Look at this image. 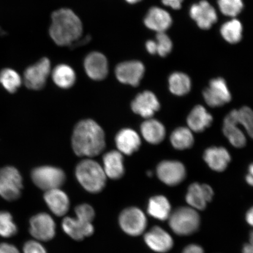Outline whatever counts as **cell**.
Listing matches in <instances>:
<instances>
[{
  "instance_id": "cell-44",
  "label": "cell",
  "mask_w": 253,
  "mask_h": 253,
  "mask_svg": "<svg viewBox=\"0 0 253 253\" xmlns=\"http://www.w3.org/2000/svg\"><path fill=\"white\" fill-rule=\"evenodd\" d=\"M243 253H253L252 243L247 244L244 246L243 249Z\"/></svg>"
},
{
  "instance_id": "cell-9",
  "label": "cell",
  "mask_w": 253,
  "mask_h": 253,
  "mask_svg": "<svg viewBox=\"0 0 253 253\" xmlns=\"http://www.w3.org/2000/svg\"><path fill=\"white\" fill-rule=\"evenodd\" d=\"M50 72V63L46 58L28 67L24 72L25 86L32 90H41L45 86Z\"/></svg>"
},
{
  "instance_id": "cell-25",
  "label": "cell",
  "mask_w": 253,
  "mask_h": 253,
  "mask_svg": "<svg viewBox=\"0 0 253 253\" xmlns=\"http://www.w3.org/2000/svg\"><path fill=\"white\" fill-rule=\"evenodd\" d=\"M141 131L144 138L149 143L158 144L166 137L165 126L157 120L148 119L141 126Z\"/></svg>"
},
{
  "instance_id": "cell-33",
  "label": "cell",
  "mask_w": 253,
  "mask_h": 253,
  "mask_svg": "<svg viewBox=\"0 0 253 253\" xmlns=\"http://www.w3.org/2000/svg\"><path fill=\"white\" fill-rule=\"evenodd\" d=\"M18 232V226L12 214L7 211H0V236L10 238L17 235Z\"/></svg>"
},
{
  "instance_id": "cell-36",
  "label": "cell",
  "mask_w": 253,
  "mask_h": 253,
  "mask_svg": "<svg viewBox=\"0 0 253 253\" xmlns=\"http://www.w3.org/2000/svg\"><path fill=\"white\" fill-rule=\"evenodd\" d=\"M157 48L158 55L165 57L171 52L172 42L165 33H157L156 37Z\"/></svg>"
},
{
  "instance_id": "cell-13",
  "label": "cell",
  "mask_w": 253,
  "mask_h": 253,
  "mask_svg": "<svg viewBox=\"0 0 253 253\" xmlns=\"http://www.w3.org/2000/svg\"><path fill=\"white\" fill-rule=\"evenodd\" d=\"M62 227L66 235L75 241L80 242L94 233L93 223L78 217L66 216L63 219Z\"/></svg>"
},
{
  "instance_id": "cell-47",
  "label": "cell",
  "mask_w": 253,
  "mask_h": 253,
  "mask_svg": "<svg viewBox=\"0 0 253 253\" xmlns=\"http://www.w3.org/2000/svg\"><path fill=\"white\" fill-rule=\"evenodd\" d=\"M148 175L149 176H151L152 175H153V173H152L151 171L147 172Z\"/></svg>"
},
{
  "instance_id": "cell-19",
  "label": "cell",
  "mask_w": 253,
  "mask_h": 253,
  "mask_svg": "<svg viewBox=\"0 0 253 253\" xmlns=\"http://www.w3.org/2000/svg\"><path fill=\"white\" fill-rule=\"evenodd\" d=\"M145 242L154 252L166 253L172 248V237L160 227H154L144 235Z\"/></svg>"
},
{
  "instance_id": "cell-27",
  "label": "cell",
  "mask_w": 253,
  "mask_h": 253,
  "mask_svg": "<svg viewBox=\"0 0 253 253\" xmlns=\"http://www.w3.org/2000/svg\"><path fill=\"white\" fill-rule=\"evenodd\" d=\"M52 79L57 86L63 88H69L75 84L76 75L70 66L59 65L53 69Z\"/></svg>"
},
{
  "instance_id": "cell-14",
  "label": "cell",
  "mask_w": 253,
  "mask_h": 253,
  "mask_svg": "<svg viewBox=\"0 0 253 253\" xmlns=\"http://www.w3.org/2000/svg\"><path fill=\"white\" fill-rule=\"evenodd\" d=\"M213 195V189L210 185L194 183L188 188L186 201L194 210L203 211L208 202L212 200Z\"/></svg>"
},
{
  "instance_id": "cell-8",
  "label": "cell",
  "mask_w": 253,
  "mask_h": 253,
  "mask_svg": "<svg viewBox=\"0 0 253 253\" xmlns=\"http://www.w3.org/2000/svg\"><path fill=\"white\" fill-rule=\"evenodd\" d=\"M119 223L123 232L129 236H137L146 228L147 218L140 209L129 207L120 214Z\"/></svg>"
},
{
  "instance_id": "cell-1",
  "label": "cell",
  "mask_w": 253,
  "mask_h": 253,
  "mask_svg": "<svg viewBox=\"0 0 253 253\" xmlns=\"http://www.w3.org/2000/svg\"><path fill=\"white\" fill-rule=\"evenodd\" d=\"M72 145L75 153L79 157L98 156L106 146L103 129L92 120L79 122L73 132Z\"/></svg>"
},
{
  "instance_id": "cell-30",
  "label": "cell",
  "mask_w": 253,
  "mask_h": 253,
  "mask_svg": "<svg viewBox=\"0 0 253 253\" xmlns=\"http://www.w3.org/2000/svg\"><path fill=\"white\" fill-rule=\"evenodd\" d=\"M237 125H238L224 118L223 131L233 146L242 148L245 146L246 138L244 132L237 126Z\"/></svg>"
},
{
  "instance_id": "cell-18",
  "label": "cell",
  "mask_w": 253,
  "mask_h": 253,
  "mask_svg": "<svg viewBox=\"0 0 253 253\" xmlns=\"http://www.w3.org/2000/svg\"><path fill=\"white\" fill-rule=\"evenodd\" d=\"M84 68L88 77L94 81H102L109 72L108 62L100 52H91L85 59Z\"/></svg>"
},
{
  "instance_id": "cell-22",
  "label": "cell",
  "mask_w": 253,
  "mask_h": 253,
  "mask_svg": "<svg viewBox=\"0 0 253 253\" xmlns=\"http://www.w3.org/2000/svg\"><path fill=\"white\" fill-rule=\"evenodd\" d=\"M204 158L209 167L217 172H222L225 170L231 161L230 154L223 147L208 148L205 151Z\"/></svg>"
},
{
  "instance_id": "cell-41",
  "label": "cell",
  "mask_w": 253,
  "mask_h": 253,
  "mask_svg": "<svg viewBox=\"0 0 253 253\" xmlns=\"http://www.w3.org/2000/svg\"><path fill=\"white\" fill-rule=\"evenodd\" d=\"M182 253H204V252L200 246L190 245L186 247Z\"/></svg>"
},
{
  "instance_id": "cell-38",
  "label": "cell",
  "mask_w": 253,
  "mask_h": 253,
  "mask_svg": "<svg viewBox=\"0 0 253 253\" xmlns=\"http://www.w3.org/2000/svg\"><path fill=\"white\" fill-rule=\"evenodd\" d=\"M23 251V253H47L45 247L36 240H28L25 242Z\"/></svg>"
},
{
  "instance_id": "cell-4",
  "label": "cell",
  "mask_w": 253,
  "mask_h": 253,
  "mask_svg": "<svg viewBox=\"0 0 253 253\" xmlns=\"http://www.w3.org/2000/svg\"><path fill=\"white\" fill-rule=\"evenodd\" d=\"M170 228L176 235L188 236L197 232L200 225V217L194 209L181 207L169 218Z\"/></svg>"
},
{
  "instance_id": "cell-29",
  "label": "cell",
  "mask_w": 253,
  "mask_h": 253,
  "mask_svg": "<svg viewBox=\"0 0 253 253\" xmlns=\"http://www.w3.org/2000/svg\"><path fill=\"white\" fill-rule=\"evenodd\" d=\"M170 142L176 150H183L191 148L194 142V135L189 128L179 127L170 135Z\"/></svg>"
},
{
  "instance_id": "cell-43",
  "label": "cell",
  "mask_w": 253,
  "mask_h": 253,
  "mask_svg": "<svg viewBox=\"0 0 253 253\" xmlns=\"http://www.w3.org/2000/svg\"><path fill=\"white\" fill-rule=\"evenodd\" d=\"M246 219L250 225L253 226V208L250 210L246 214Z\"/></svg>"
},
{
  "instance_id": "cell-42",
  "label": "cell",
  "mask_w": 253,
  "mask_h": 253,
  "mask_svg": "<svg viewBox=\"0 0 253 253\" xmlns=\"http://www.w3.org/2000/svg\"><path fill=\"white\" fill-rule=\"evenodd\" d=\"M146 48L147 51L151 54H156L157 52V43L156 41L150 40L147 41L146 43Z\"/></svg>"
},
{
  "instance_id": "cell-17",
  "label": "cell",
  "mask_w": 253,
  "mask_h": 253,
  "mask_svg": "<svg viewBox=\"0 0 253 253\" xmlns=\"http://www.w3.org/2000/svg\"><path fill=\"white\" fill-rule=\"evenodd\" d=\"M43 199L49 210L56 216H63L68 212L70 199L61 189L56 188L45 191Z\"/></svg>"
},
{
  "instance_id": "cell-7",
  "label": "cell",
  "mask_w": 253,
  "mask_h": 253,
  "mask_svg": "<svg viewBox=\"0 0 253 253\" xmlns=\"http://www.w3.org/2000/svg\"><path fill=\"white\" fill-rule=\"evenodd\" d=\"M29 232L37 241L49 242L56 236V225L50 214L41 212L30 219Z\"/></svg>"
},
{
  "instance_id": "cell-35",
  "label": "cell",
  "mask_w": 253,
  "mask_h": 253,
  "mask_svg": "<svg viewBox=\"0 0 253 253\" xmlns=\"http://www.w3.org/2000/svg\"><path fill=\"white\" fill-rule=\"evenodd\" d=\"M218 6L223 15L235 17L242 11L243 3L242 0H218Z\"/></svg>"
},
{
  "instance_id": "cell-3",
  "label": "cell",
  "mask_w": 253,
  "mask_h": 253,
  "mask_svg": "<svg viewBox=\"0 0 253 253\" xmlns=\"http://www.w3.org/2000/svg\"><path fill=\"white\" fill-rule=\"evenodd\" d=\"M76 176L82 187L91 194H99L106 184L103 168L93 160L81 161L76 169Z\"/></svg>"
},
{
  "instance_id": "cell-2",
  "label": "cell",
  "mask_w": 253,
  "mask_h": 253,
  "mask_svg": "<svg viewBox=\"0 0 253 253\" xmlns=\"http://www.w3.org/2000/svg\"><path fill=\"white\" fill-rule=\"evenodd\" d=\"M82 32L80 18L71 9H60L52 14L49 34L57 45L70 46L81 39Z\"/></svg>"
},
{
  "instance_id": "cell-10",
  "label": "cell",
  "mask_w": 253,
  "mask_h": 253,
  "mask_svg": "<svg viewBox=\"0 0 253 253\" xmlns=\"http://www.w3.org/2000/svg\"><path fill=\"white\" fill-rule=\"evenodd\" d=\"M203 95L205 102L211 107L222 106L232 99L226 82L221 78L212 79Z\"/></svg>"
},
{
  "instance_id": "cell-37",
  "label": "cell",
  "mask_w": 253,
  "mask_h": 253,
  "mask_svg": "<svg viewBox=\"0 0 253 253\" xmlns=\"http://www.w3.org/2000/svg\"><path fill=\"white\" fill-rule=\"evenodd\" d=\"M75 213L79 219L91 223H93L95 216H96L94 208L87 204L78 205L75 209Z\"/></svg>"
},
{
  "instance_id": "cell-34",
  "label": "cell",
  "mask_w": 253,
  "mask_h": 253,
  "mask_svg": "<svg viewBox=\"0 0 253 253\" xmlns=\"http://www.w3.org/2000/svg\"><path fill=\"white\" fill-rule=\"evenodd\" d=\"M232 113L236 123L241 125L246 129L247 132L252 137L253 134V114L248 107H243L240 110H234Z\"/></svg>"
},
{
  "instance_id": "cell-24",
  "label": "cell",
  "mask_w": 253,
  "mask_h": 253,
  "mask_svg": "<svg viewBox=\"0 0 253 253\" xmlns=\"http://www.w3.org/2000/svg\"><path fill=\"white\" fill-rule=\"evenodd\" d=\"M213 122L212 116L204 106H195L187 118V124L191 131L196 132L204 131Z\"/></svg>"
},
{
  "instance_id": "cell-5",
  "label": "cell",
  "mask_w": 253,
  "mask_h": 253,
  "mask_svg": "<svg viewBox=\"0 0 253 253\" xmlns=\"http://www.w3.org/2000/svg\"><path fill=\"white\" fill-rule=\"evenodd\" d=\"M23 178L14 167L0 169V197L8 202L18 200L23 189Z\"/></svg>"
},
{
  "instance_id": "cell-28",
  "label": "cell",
  "mask_w": 253,
  "mask_h": 253,
  "mask_svg": "<svg viewBox=\"0 0 253 253\" xmlns=\"http://www.w3.org/2000/svg\"><path fill=\"white\" fill-rule=\"evenodd\" d=\"M169 90L173 94L181 96L188 94L191 88V81L182 72L173 73L169 78Z\"/></svg>"
},
{
  "instance_id": "cell-32",
  "label": "cell",
  "mask_w": 253,
  "mask_h": 253,
  "mask_svg": "<svg viewBox=\"0 0 253 253\" xmlns=\"http://www.w3.org/2000/svg\"><path fill=\"white\" fill-rule=\"evenodd\" d=\"M21 83L20 75L13 69L6 68L0 72V84L9 93L16 92Z\"/></svg>"
},
{
  "instance_id": "cell-11",
  "label": "cell",
  "mask_w": 253,
  "mask_h": 253,
  "mask_svg": "<svg viewBox=\"0 0 253 253\" xmlns=\"http://www.w3.org/2000/svg\"><path fill=\"white\" fill-rule=\"evenodd\" d=\"M158 178L169 186L178 185L186 176V169L181 163L176 161H164L157 169Z\"/></svg>"
},
{
  "instance_id": "cell-6",
  "label": "cell",
  "mask_w": 253,
  "mask_h": 253,
  "mask_svg": "<svg viewBox=\"0 0 253 253\" xmlns=\"http://www.w3.org/2000/svg\"><path fill=\"white\" fill-rule=\"evenodd\" d=\"M31 179L38 188L47 191L61 187L64 184L66 175L59 168L43 166L33 170Z\"/></svg>"
},
{
  "instance_id": "cell-12",
  "label": "cell",
  "mask_w": 253,
  "mask_h": 253,
  "mask_svg": "<svg viewBox=\"0 0 253 253\" xmlns=\"http://www.w3.org/2000/svg\"><path fill=\"white\" fill-rule=\"evenodd\" d=\"M115 73L116 78L121 83L136 87L144 77L145 67L140 61L125 62L117 66Z\"/></svg>"
},
{
  "instance_id": "cell-20",
  "label": "cell",
  "mask_w": 253,
  "mask_h": 253,
  "mask_svg": "<svg viewBox=\"0 0 253 253\" xmlns=\"http://www.w3.org/2000/svg\"><path fill=\"white\" fill-rule=\"evenodd\" d=\"M172 23L169 12L159 7H152L144 18V24L150 30L157 33H165Z\"/></svg>"
},
{
  "instance_id": "cell-31",
  "label": "cell",
  "mask_w": 253,
  "mask_h": 253,
  "mask_svg": "<svg viewBox=\"0 0 253 253\" xmlns=\"http://www.w3.org/2000/svg\"><path fill=\"white\" fill-rule=\"evenodd\" d=\"M243 27L236 19L226 22L221 27L220 33L224 40L230 43L240 42L242 39Z\"/></svg>"
},
{
  "instance_id": "cell-15",
  "label": "cell",
  "mask_w": 253,
  "mask_h": 253,
  "mask_svg": "<svg viewBox=\"0 0 253 253\" xmlns=\"http://www.w3.org/2000/svg\"><path fill=\"white\" fill-rule=\"evenodd\" d=\"M132 111L142 118L151 119L160 109V103L156 95L150 91L138 94L131 103Z\"/></svg>"
},
{
  "instance_id": "cell-21",
  "label": "cell",
  "mask_w": 253,
  "mask_h": 253,
  "mask_svg": "<svg viewBox=\"0 0 253 253\" xmlns=\"http://www.w3.org/2000/svg\"><path fill=\"white\" fill-rule=\"evenodd\" d=\"M116 144L120 153L128 155L137 151L141 145L140 136L130 128H125L120 131L117 134Z\"/></svg>"
},
{
  "instance_id": "cell-45",
  "label": "cell",
  "mask_w": 253,
  "mask_h": 253,
  "mask_svg": "<svg viewBox=\"0 0 253 253\" xmlns=\"http://www.w3.org/2000/svg\"><path fill=\"white\" fill-rule=\"evenodd\" d=\"M246 181L249 183V185H253V175L251 174H249V175L246 176Z\"/></svg>"
},
{
  "instance_id": "cell-26",
  "label": "cell",
  "mask_w": 253,
  "mask_h": 253,
  "mask_svg": "<svg viewBox=\"0 0 253 253\" xmlns=\"http://www.w3.org/2000/svg\"><path fill=\"white\" fill-rule=\"evenodd\" d=\"M171 207L169 200L164 196L151 198L148 202L147 211L152 217L160 220L169 219Z\"/></svg>"
},
{
  "instance_id": "cell-40",
  "label": "cell",
  "mask_w": 253,
  "mask_h": 253,
  "mask_svg": "<svg viewBox=\"0 0 253 253\" xmlns=\"http://www.w3.org/2000/svg\"><path fill=\"white\" fill-rule=\"evenodd\" d=\"M164 5L169 6L174 9H179L181 8L183 0H162Z\"/></svg>"
},
{
  "instance_id": "cell-16",
  "label": "cell",
  "mask_w": 253,
  "mask_h": 253,
  "mask_svg": "<svg viewBox=\"0 0 253 253\" xmlns=\"http://www.w3.org/2000/svg\"><path fill=\"white\" fill-rule=\"evenodd\" d=\"M190 15L202 30H209L217 20L215 9L205 0L192 5Z\"/></svg>"
},
{
  "instance_id": "cell-23",
  "label": "cell",
  "mask_w": 253,
  "mask_h": 253,
  "mask_svg": "<svg viewBox=\"0 0 253 253\" xmlns=\"http://www.w3.org/2000/svg\"><path fill=\"white\" fill-rule=\"evenodd\" d=\"M104 171L106 176L116 180L121 178L125 173L123 157L120 152L111 151L103 157Z\"/></svg>"
},
{
  "instance_id": "cell-46",
  "label": "cell",
  "mask_w": 253,
  "mask_h": 253,
  "mask_svg": "<svg viewBox=\"0 0 253 253\" xmlns=\"http://www.w3.org/2000/svg\"><path fill=\"white\" fill-rule=\"evenodd\" d=\"M126 1L129 3V4H135V3L140 2L142 0H126Z\"/></svg>"
},
{
  "instance_id": "cell-39",
  "label": "cell",
  "mask_w": 253,
  "mask_h": 253,
  "mask_svg": "<svg viewBox=\"0 0 253 253\" xmlns=\"http://www.w3.org/2000/svg\"><path fill=\"white\" fill-rule=\"evenodd\" d=\"M0 253H21L17 247L8 243H0Z\"/></svg>"
}]
</instances>
